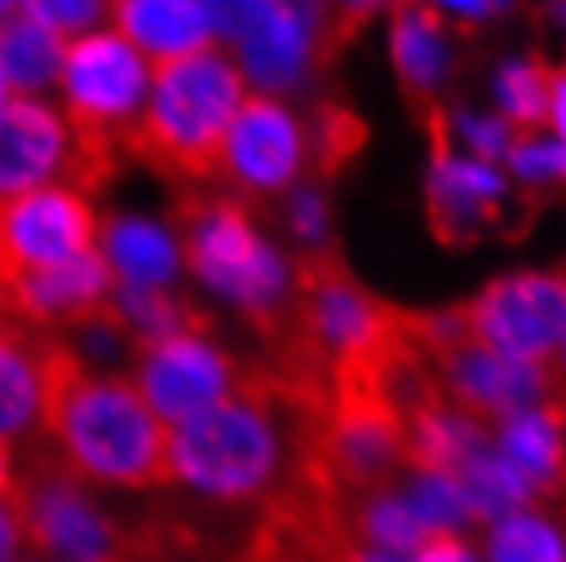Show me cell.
<instances>
[{"instance_id": "1", "label": "cell", "mask_w": 566, "mask_h": 562, "mask_svg": "<svg viewBox=\"0 0 566 562\" xmlns=\"http://www.w3.org/2000/svg\"><path fill=\"white\" fill-rule=\"evenodd\" d=\"M328 391L255 366L234 398L169 427L172 485L193 489L213 506H263L296 472Z\"/></svg>"}, {"instance_id": "2", "label": "cell", "mask_w": 566, "mask_h": 562, "mask_svg": "<svg viewBox=\"0 0 566 562\" xmlns=\"http://www.w3.org/2000/svg\"><path fill=\"white\" fill-rule=\"evenodd\" d=\"M50 456L91 489H165L169 427L132 378L95 374L83 353L50 333L42 353V419Z\"/></svg>"}, {"instance_id": "3", "label": "cell", "mask_w": 566, "mask_h": 562, "mask_svg": "<svg viewBox=\"0 0 566 562\" xmlns=\"http://www.w3.org/2000/svg\"><path fill=\"white\" fill-rule=\"evenodd\" d=\"M247 98V79L222 50L156 62L128 156L169 181H222V144Z\"/></svg>"}, {"instance_id": "4", "label": "cell", "mask_w": 566, "mask_h": 562, "mask_svg": "<svg viewBox=\"0 0 566 562\" xmlns=\"http://www.w3.org/2000/svg\"><path fill=\"white\" fill-rule=\"evenodd\" d=\"M172 226L189 271L230 304H239L275 362L292 333V263H283V254L259 239L242 201L181 194Z\"/></svg>"}, {"instance_id": "5", "label": "cell", "mask_w": 566, "mask_h": 562, "mask_svg": "<svg viewBox=\"0 0 566 562\" xmlns=\"http://www.w3.org/2000/svg\"><path fill=\"white\" fill-rule=\"evenodd\" d=\"M62 95L66 127L74 136V189H99L112 181L119 160L128 156L132 127L140 124L153 71L119 33H83L62 58Z\"/></svg>"}, {"instance_id": "6", "label": "cell", "mask_w": 566, "mask_h": 562, "mask_svg": "<svg viewBox=\"0 0 566 562\" xmlns=\"http://www.w3.org/2000/svg\"><path fill=\"white\" fill-rule=\"evenodd\" d=\"M13 509L25 550L50 562H172L153 525H128L91 492V485L38 451L17 472Z\"/></svg>"}, {"instance_id": "7", "label": "cell", "mask_w": 566, "mask_h": 562, "mask_svg": "<svg viewBox=\"0 0 566 562\" xmlns=\"http://www.w3.org/2000/svg\"><path fill=\"white\" fill-rule=\"evenodd\" d=\"M455 312L484 350L522 366H554L566 341V280L534 271L505 275Z\"/></svg>"}, {"instance_id": "8", "label": "cell", "mask_w": 566, "mask_h": 562, "mask_svg": "<svg viewBox=\"0 0 566 562\" xmlns=\"http://www.w3.org/2000/svg\"><path fill=\"white\" fill-rule=\"evenodd\" d=\"M132 362H136L132 370L136 391L144 394V403L156 410V419L165 427H177L234 398L255 370L234 362L210 333H181V337L156 341Z\"/></svg>"}, {"instance_id": "9", "label": "cell", "mask_w": 566, "mask_h": 562, "mask_svg": "<svg viewBox=\"0 0 566 562\" xmlns=\"http://www.w3.org/2000/svg\"><path fill=\"white\" fill-rule=\"evenodd\" d=\"M95 210L71 185L0 197V288L25 271L95 251Z\"/></svg>"}, {"instance_id": "10", "label": "cell", "mask_w": 566, "mask_h": 562, "mask_svg": "<svg viewBox=\"0 0 566 562\" xmlns=\"http://www.w3.org/2000/svg\"><path fill=\"white\" fill-rule=\"evenodd\" d=\"M308 132L283 103L268 95L242 98L222 144V181L247 197H271L287 189L304 169Z\"/></svg>"}, {"instance_id": "11", "label": "cell", "mask_w": 566, "mask_h": 562, "mask_svg": "<svg viewBox=\"0 0 566 562\" xmlns=\"http://www.w3.org/2000/svg\"><path fill=\"white\" fill-rule=\"evenodd\" d=\"M431 127V177H427V218L439 242L460 247V242L481 239L484 230L505 226V181L496 177L484 160H455L448 140V119L443 112L427 115Z\"/></svg>"}, {"instance_id": "12", "label": "cell", "mask_w": 566, "mask_h": 562, "mask_svg": "<svg viewBox=\"0 0 566 562\" xmlns=\"http://www.w3.org/2000/svg\"><path fill=\"white\" fill-rule=\"evenodd\" d=\"M74 136L66 115L38 98H9L0 107V197L45 189V181H71L74 189Z\"/></svg>"}, {"instance_id": "13", "label": "cell", "mask_w": 566, "mask_h": 562, "mask_svg": "<svg viewBox=\"0 0 566 562\" xmlns=\"http://www.w3.org/2000/svg\"><path fill=\"white\" fill-rule=\"evenodd\" d=\"M390 54L402 83V95L415 107V115L436 112V91L448 79L452 66V42L443 33L436 4L427 0H395L390 13Z\"/></svg>"}, {"instance_id": "14", "label": "cell", "mask_w": 566, "mask_h": 562, "mask_svg": "<svg viewBox=\"0 0 566 562\" xmlns=\"http://www.w3.org/2000/svg\"><path fill=\"white\" fill-rule=\"evenodd\" d=\"M107 13L115 33L136 54L153 58V66L210 50L213 25L201 0H112Z\"/></svg>"}, {"instance_id": "15", "label": "cell", "mask_w": 566, "mask_h": 562, "mask_svg": "<svg viewBox=\"0 0 566 562\" xmlns=\"http://www.w3.org/2000/svg\"><path fill=\"white\" fill-rule=\"evenodd\" d=\"M50 333L0 316V439L38 431L42 419V353Z\"/></svg>"}, {"instance_id": "16", "label": "cell", "mask_w": 566, "mask_h": 562, "mask_svg": "<svg viewBox=\"0 0 566 562\" xmlns=\"http://www.w3.org/2000/svg\"><path fill=\"white\" fill-rule=\"evenodd\" d=\"M103 259L112 268L115 283L136 288H169L181 268V247L169 230L144 218H107L103 222Z\"/></svg>"}, {"instance_id": "17", "label": "cell", "mask_w": 566, "mask_h": 562, "mask_svg": "<svg viewBox=\"0 0 566 562\" xmlns=\"http://www.w3.org/2000/svg\"><path fill=\"white\" fill-rule=\"evenodd\" d=\"M66 45H71L66 38L29 21L25 13L4 17L0 21V71L17 91H42V86L57 83Z\"/></svg>"}, {"instance_id": "18", "label": "cell", "mask_w": 566, "mask_h": 562, "mask_svg": "<svg viewBox=\"0 0 566 562\" xmlns=\"http://www.w3.org/2000/svg\"><path fill=\"white\" fill-rule=\"evenodd\" d=\"M489 562H566V530L542 509H517L489 525Z\"/></svg>"}, {"instance_id": "19", "label": "cell", "mask_w": 566, "mask_h": 562, "mask_svg": "<svg viewBox=\"0 0 566 562\" xmlns=\"http://www.w3.org/2000/svg\"><path fill=\"white\" fill-rule=\"evenodd\" d=\"M551 91L554 71L534 54L510 62L496 79V95H501V107L510 115V124L525 127V132L551 119Z\"/></svg>"}, {"instance_id": "20", "label": "cell", "mask_w": 566, "mask_h": 562, "mask_svg": "<svg viewBox=\"0 0 566 562\" xmlns=\"http://www.w3.org/2000/svg\"><path fill=\"white\" fill-rule=\"evenodd\" d=\"M361 140H366V127L357 124L354 115L345 112V107H325V112L316 115V127H312L308 140V148L316 153V169L333 177L361 148Z\"/></svg>"}, {"instance_id": "21", "label": "cell", "mask_w": 566, "mask_h": 562, "mask_svg": "<svg viewBox=\"0 0 566 562\" xmlns=\"http://www.w3.org/2000/svg\"><path fill=\"white\" fill-rule=\"evenodd\" d=\"M21 13L38 25L54 29L57 38H71V33H83L103 17L107 0H17Z\"/></svg>"}, {"instance_id": "22", "label": "cell", "mask_w": 566, "mask_h": 562, "mask_svg": "<svg viewBox=\"0 0 566 562\" xmlns=\"http://www.w3.org/2000/svg\"><path fill=\"white\" fill-rule=\"evenodd\" d=\"M510 165L525 181H566V144H546L534 136L510 144Z\"/></svg>"}, {"instance_id": "23", "label": "cell", "mask_w": 566, "mask_h": 562, "mask_svg": "<svg viewBox=\"0 0 566 562\" xmlns=\"http://www.w3.org/2000/svg\"><path fill=\"white\" fill-rule=\"evenodd\" d=\"M287 222H292L300 242H308V251H325L328 210H325V197L316 194V189H296L292 194V201H287Z\"/></svg>"}, {"instance_id": "24", "label": "cell", "mask_w": 566, "mask_h": 562, "mask_svg": "<svg viewBox=\"0 0 566 562\" xmlns=\"http://www.w3.org/2000/svg\"><path fill=\"white\" fill-rule=\"evenodd\" d=\"M460 136L472 144V153L476 160H496V156L510 153V119H501V115H464L460 119Z\"/></svg>"}, {"instance_id": "25", "label": "cell", "mask_w": 566, "mask_h": 562, "mask_svg": "<svg viewBox=\"0 0 566 562\" xmlns=\"http://www.w3.org/2000/svg\"><path fill=\"white\" fill-rule=\"evenodd\" d=\"M378 4H386V0H333V9H337V13H333V42H328V54L337 58L340 45L354 42L357 29L378 13Z\"/></svg>"}, {"instance_id": "26", "label": "cell", "mask_w": 566, "mask_h": 562, "mask_svg": "<svg viewBox=\"0 0 566 562\" xmlns=\"http://www.w3.org/2000/svg\"><path fill=\"white\" fill-rule=\"evenodd\" d=\"M411 562H481V559L472 554V547L455 530H427L423 542L415 547Z\"/></svg>"}, {"instance_id": "27", "label": "cell", "mask_w": 566, "mask_h": 562, "mask_svg": "<svg viewBox=\"0 0 566 562\" xmlns=\"http://www.w3.org/2000/svg\"><path fill=\"white\" fill-rule=\"evenodd\" d=\"M25 550V538H21V521H17L13 497L0 506V562H17V554Z\"/></svg>"}, {"instance_id": "28", "label": "cell", "mask_w": 566, "mask_h": 562, "mask_svg": "<svg viewBox=\"0 0 566 562\" xmlns=\"http://www.w3.org/2000/svg\"><path fill=\"white\" fill-rule=\"evenodd\" d=\"M551 124L563 132L566 144V71H554V91H551Z\"/></svg>"}, {"instance_id": "29", "label": "cell", "mask_w": 566, "mask_h": 562, "mask_svg": "<svg viewBox=\"0 0 566 562\" xmlns=\"http://www.w3.org/2000/svg\"><path fill=\"white\" fill-rule=\"evenodd\" d=\"M427 4H439V9L460 17V21H476V17L489 13V0H427Z\"/></svg>"}, {"instance_id": "30", "label": "cell", "mask_w": 566, "mask_h": 562, "mask_svg": "<svg viewBox=\"0 0 566 562\" xmlns=\"http://www.w3.org/2000/svg\"><path fill=\"white\" fill-rule=\"evenodd\" d=\"M13 485H17V468H13V451L9 444L0 439V506L13 497Z\"/></svg>"}, {"instance_id": "31", "label": "cell", "mask_w": 566, "mask_h": 562, "mask_svg": "<svg viewBox=\"0 0 566 562\" xmlns=\"http://www.w3.org/2000/svg\"><path fill=\"white\" fill-rule=\"evenodd\" d=\"M551 13L558 25H566V0H551Z\"/></svg>"}, {"instance_id": "32", "label": "cell", "mask_w": 566, "mask_h": 562, "mask_svg": "<svg viewBox=\"0 0 566 562\" xmlns=\"http://www.w3.org/2000/svg\"><path fill=\"white\" fill-rule=\"evenodd\" d=\"M9 103V79H4V71H0V107Z\"/></svg>"}, {"instance_id": "33", "label": "cell", "mask_w": 566, "mask_h": 562, "mask_svg": "<svg viewBox=\"0 0 566 562\" xmlns=\"http://www.w3.org/2000/svg\"><path fill=\"white\" fill-rule=\"evenodd\" d=\"M17 0H0V21H4V17H9V9H13Z\"/></svg>"}, {"instance_id": "34", "label": "cell", "mask_w": 566, "mask_h": 562, "mask_svg": "<svg viewBox=\"0 0 566 562\" xmlns=\"http://www.w3.org/2000/svg\"><path fill=\"white\" fill-rule=\"evenodd\" d=\"M558 366H563V374H566V341H563V353H558Z\"/></svg>"}, {"instance_id": "35", "label": "cell", "mask_w": 566, "mask_h": 562, "mask_svg": "<svg viewBox=\"0 0 566 562\" xmlns=\"http://www.w3.org/2000/svg\"><path fill=\"white\" fill-rule=\"evenodd\" d=\"M505 4H510V0H489V9H505Z\"/></svg>"}, {"instance_id": "36", "label": "cell", "mask_w": 566, "mask_h": 562, "mask_svg": "<svg viewBox=\"0 0 566 562\" xmlns=\"http://www.w3.org/2000/svg\"><path fill=\"white\" fill-rule=\"evenodd\" d=\"M558 275H563V280H566V268H563V271H558Z\"/></svg>"}]
</instances>
